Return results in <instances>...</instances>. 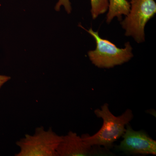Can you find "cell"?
<instances>
[{
  "label": "cell",
  "mask_w": 156,
  "mask_h": 156,
  "mask_svg": "<svg viewBox=\"0 0 156 156\" xmlns=\"http://www.w3.org/2000/svg\"><path fill=\"white\" fill-rule=\"evenodd\" d=\"M94 113L96 116L103 120L102 126L94 135L83 134L81 137L88 145L103 146L108 150L111 148L114 142L122 136L126 126L134 117L132 111L129 109L121 115L115 116L110 111L107 103L104 104L101 109L95 110Z\"/></svg>",
  "instance_id": "1"
},
{
  "label": "cell",
  "mask_w": 156,
  "mask_h": 156,
  "mask_svg": "<svg viewBox=\"0 0 156 156\" xmlns=\"http://www.w3.org/2000/svg\"><path fill=\"white\" fill-rule=\"evenodd\" d=\"M81 27H83L81 26ZM85 29V28H84ZM95 39L96 48L90 50L88 56L92 63L100 68H110L127 62L133 57L132 48L129 42L125 44L124 48H118L108 40L102 38L98 32L92 28L85 29Z\"/></svg>",
  "instance_id": "2"
},
{
  "label": "cell",
  "mask_w": 156,
  "mask_h": 156,
  "mask_svg": "<svg viewBox=\"0 0 156 156\" xmlns=\"http://www.w3.org/2000/svg\"><path fill=\"white\" fill-rule=\"evenodd\" d=\"M62 136H59L51 128L45 130L38 127L33 135L26 134L16 142L20 150L16 156H57L56 150Z\"/></svg>",
  "instance_id": "3"
},
{
  "label": "cell",
  "mask_w": 156,
  "mask_h": 156,
  "mask_svg": "<svg viewBox=\"0 0 156 156\" xmlns=\"http://www.w3.org/2000/svg\"><path fill=\"white\" fill-rule=\"evenodd\" d=\"M130 3V11L121 25L126 30V36L142 43L145 41L146 24L156 13V2L154 0H131Z\"/></svg>",
  "instance_id": "4"
},
{
  "label": "cell",
  "mask_w": 156,
  "mask_h": 156,
  "mask_svg": "<svg viewBox=\"0 0 156 156\" xmlns=\"http://www.w3.org/2000/svg\"><path fill=\"white\" fill-rule=\"evenodd\" d=\"M117 149L128 154H156V141L144 131H136L128 124Z\"/></svg>",
  "instance_id": "5"
},
{
  "label": "cell",
  "mask_w": 156,
  "mask_h": 156,
  "mask_svg": "<svg viewBox=\"0 0 156 156\" xmlns=\"http://www.w3.org/2000/svg\"><path fill=\"white\" fill-rule=\"evenodd\" d=\"M87 144L81 136L73 131L62 136V139L56 150L57 156H87L99 155L103 153V150L95 148Z\"/></svg>",
  "instance_id": "6"
},
{
  "label": "cell",
  "mask_w": 156,
  "mask_h": 156,
  "mask_svg": "<svg viewBox=\"0 0 156 156\" xmlns=\"http://www.w3.org/2000/svg\"><path fill=\"white\" fill-rule=\"evenodd\" d=\"M130 8L131 5L127 0H109L106 22L110 23L115 17L121 20L122 15H128Z\"/></svg>",
  "instance_id": "7"
},
{
  "label": "cell",
  "mask_w": 156,
  "mask_h": 156,
  "mask_svg": "<svg viewBox=\"0 0 156 156\" xmlns=\"http://www.w3.org/2000/svg\"><path fill=\"white\" fill-rule=\"evenodd\" d=\"M92 18L96 19L99 15L106 12L108 9L109 0H90Z\"/></svg>",
  "instance_id": "8"
},
{
  "label": "cell",
  "mask_w": 156,
  "mask_h": 156,
  "mask_svg": "<svg viewBox=\"0 0 156 156\" xmlns=\"http://www.w3.org/2000/svg\"><path fill=\"white\" fill-rule=\"evenodd\" d=\"M63 6L66 11L68 14L71 13L72 11V7L69 0H58L55 7V10L57 11L60 10L61 6Z\"/></svg>",
  "instance_id": "9"
},
{
  "label": "cell",
  "mask_w": 156,
  "mask_h": 156,
  "mask_svg": "<svg viewBox=\"0 0 156 156\" xmlns=\"http://www.w3.org/2000/svg\"><path fill=\"white\" fill-rule=\"evenodd\" d=\"M11 79L9 76L1 75H0V89L5 83L8 82Z\"/></svg>",
  "instance_id": "10"
}]
</instances>
